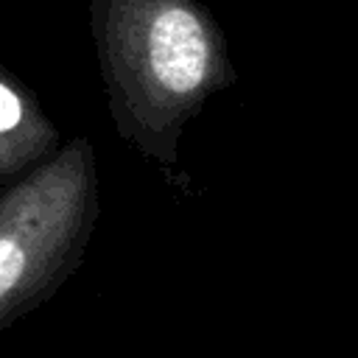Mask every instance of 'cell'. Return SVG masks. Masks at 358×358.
Listing matches in <instances>:
<instances>
[{
    "label": "cell",
    "mask_w": 358,
    "mask_h": 358,
    "mask_svg": "<svg viewBox=\"0 0 358 358\" xmlns=\"http://www.w3.org/2000/svg\"><path fill=\"white\" fill-rule=\"evenodd\" d=\"M90 34L117 134L173 165L187 123L238 78L218 20L199 0H90Z\"/></svg>",
    "instance_id": "6da1fadb"
},
{
    "label": "cell",
    "mask_w": 358,
    "mask_h": 358,
    "mask_svg": "<svg viewBox=\"0 0 358 358\" xmlns=\"http://www.w3.org/2000/svg\"><path fill=\"white\" fill-rule=\"evenodd\" d=\"M101 215L95 148L73 137L0 190V333L81 268Z\"/></svg>",
    "instance_id": "7a4b0ae2"
},
{
    "label": "cell",
    "mask_w": 358,
    "mask_h": 358,
    "mask_svg": "<svg viewBox=\"0 0 358 358\" xmlns=\"http://www.w3.org/2000/svg\"><path fill=\"white\" fill-rule=\"evenodd\" d=\"M59 148V129L17 76L0 67V185L22 176Z\"/></svg>",
    "instance_id": "3957f363"
}]
</instances>
